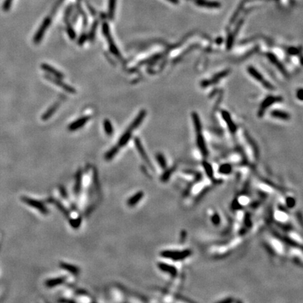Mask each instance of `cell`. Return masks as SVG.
Segmentation results:
<instances>
[{
  "label": "cell",
  "instance_id": "4fadbf2b",
  "mask_svg": "<svg viewBox=\"0 0 303 303\" xmlns=\"http://www.w3.org/2000/svg\"><path fill=\"white\" fill-rule=\"evenodd\" d=\"M248 72H249V73L251 76H253L255 79H257L258 81H262L263 84H264L263 85H265L267 88H272V86L270 85V84L267 83V82L265 81L264 79H263L262 77L261 76V74H260L259 72H258L257 71H256V70L254 69V68L250 67L249 68H248Z\"/></svg>",
  "mask_w": 303,
  "mask_h": 303
},
{
  "label": "cell",
  "instance_id": "484cf974",
  "mask_svg": "<svg viewBox=\"0 0 303 303\" xmlns=\"http://www.w3.org/2000/svg\"><path fill=\"white\" fill-rule=\"evenodd\" d=\"M173 168H174L168 169V170H167L166 171H165V172H164V173L163 175H162L161 178V180L162 182L167 181L168 179L169 178V177H170V176H171V173H172V172L173 171Z\"/></svg>",
  "mask_w": 303,
  "mask_h": 303
},
{
  "label": "cell",
  "instance_id": "52a82bcc",
  "mask_svg": "<svg viewBox=\"0 0 303 303\" xmlns=\"http://www.w3.org/2000/svg\"><path fill=\"white\" fill-rule=\"evenodd\" d=\"M89 120V117H81L80 119H77L74 122H72V124H70V126H68V129L70 131H74L78 130L81 127L85 125L86 124V122Z\"/></svg>",
  "mask_w": 303,
  "mask_h": 303
},
{
  "label": "cell",
  "instance_id": "8992f818",
  "mask_svg": "<svg viewBox=\"0 0 303 303\" xmlns=\"http://www.w3.org/2000/svg\"><path fill=\"white\" fill-rule=\"evenodd\" d=\"M134 143H135V145L136 147V149H137V150H138V153H139L140 156L142 157L143 160L146 162L147 164L149 166L150 168L153 169V166H152L151 163H150V161L148 158V156H147L146 152L145 151L144 147H143L142 143H141V141H140L139 138H135V140H134Z\"/></svg>",
  "mask_w": 303,
  "mask_h": 303
},
{
  "label": "cell",
  "instance_id": "cb8c5ba5",
  "mask_svg": "<svg viewBox=\"0 0 303 303\" xmlns=\"http://www.w3.org/2000/svg\"><path fill=\"white\" fill-rule=\"evenodd\" d=\"M222 114H223V117H224V119H225V120H226L227 124H228L230 130H231L232 131H235V126L234 125L233 122L232 121L231 119L229 118V114L227 113V112H223Z\"/></svg>",
  "mask_w": 303,
  "mask_h": 303
},
{
  "label": "cell",
  "instance_id": "4316f807",
  "mask_svg": "<svg viewBox=\"0 0 303 303\" xmlns=\"http://www.w3.org/2000/svg\"><path fill=\"white\" fill-rule=\"evenodd\" d=\"M115 0H110L109 4V16L110 18L113 17L115 9Z\"/></svg>",
  "mask_w": 303,
  "mask_h": 303
},
{
  "label": "cell",
  "instance_id": "3957f363",
  "mask_svg": "<svg viewBox=\"0 0 303 303\" xmlns=\"http://www.w3.org/2000/svg\"><path fill=\"white\" fill-rule=\"evenodd\" d=\"M103 34H104L105 37H106L108 44H109L110 51H111L114 55L117 56V57H119V56H120V53H119L118 49H117L116 45H115L113 38H112L111 34H110L109 26H108L107 23H104V24L103 25Z\"/></svg>",
  "mask_w": 303,
  "mask_h": 303
},
{
  "label": "cell",
  "instance_id": "5b68a950",
  "mask_svg": "<svg viewBox=\"0 0 303 303\" xmlns=\"http://www.w3.org/2000/svg\"><path fill=\"white\" fill-rule=\"evenodd\" d=\"M44 77L47 79V80L50 81L51 82H53V84H55L56 86H59L61 88H63V90L66 91L67 93H76V90L72 86H70L69 85H67V84H65V82H63L62 81V79L57 78V77H53L51 76H49V75H45Z\"/></svg>",
  "mask_w": 303,
  "mask_h": 303
},
{
  "label": "cell",
  "instance_id": "e0dca14e",
  "mask_svg": "<svg viewBox=\"0 0 303 303\" xmlns=\"http://www.w3.org/2000/svg\"><path fill=\"white\" fill-rule=\"evenodd\" d=\"M81 179H82V173L81 171L79 170L77 173L76 180H75V185L74 187V192L76 194H78L80 192L81 187Z\"/></svg>",
  "mask_w": 303,
  "mask_h": 303
},
{
  "label": "cell",
  "instance_id": "d6986e66",
  "mask_svg": "<svg viewBox=\"0 0 303 303\" xmlns=\"http://www.w3.org/2000/svg\"><path fill=\"white\" fill-rule=\"evenodd\" d=\"M103 126H104V130L105 132L107 133L108 135H112L114 133V129H113V126L111 123V121L108 119H105L103 122Z\"/></svg>",
  "mask_w": 303,
  "mask_h": 303
},
{
  "label": "cell",
  "instance_id": "f1b7e54d",
  "mask_svg": "<svg viewBox=\"0 0 303 303\" xmlns=\"http://www.w3.org/2000/svg\"><path fill=\"white\" fill-rule=\"evenodd\" d=\"M13 0H5L3 4V9L5 11H7L9 10V9L11 8V4H12Z\"/></svg>",
  "mask_w": 303,
  "mask_h": 303
},
{
  "label": "cell",
  "instance_id": "5bb4252c",
  "mask_svg": "<svg viewBox=\"0 0 303 303\" xmlns=\"http://www.w3.org/2000/svg\"><path fill=\"white\" fill-rule=\"evenodd\" d=\"M143 196H144V193L142 192H138L137 193L135 194L134 195H133L131 197L130 199H128L127 201V204L129 206H134L136 205L138 202H139L141 199H142Z\"/></svg>",
  "mask_w": 303,
  "mask_h": 303
},
{
  "label": "cell",
  "instance_id": "1f68e13d",
  "mask_svg": "<svg viewBox=\"0 0 303 303\" xmlns=\"http://www.w3.org/2000/svg\"><path fill=\"white\" fill-rule=\"evenodd\" d=\"M86 39H87V36H86L85 34H83L82 35H81V37H79V39L78 41V44H80V45H82V44H83L84 42L86 41Z\"/></svg>",
  "mask_w": 303,
  "mask_h": 303
},
{
  "label": "cell",
  "instance_id": "d4e9b609",
  "mask_svg": "<svg viewBox=\"0 0 303 303\" xmlns=\"http://www.w3.org/2000/svg\"><path fill=\"white\" fill-rule=\"evenodd\" d=\"M97 26H98V22H95L94 23H93L92 27H91V31L89 32V40L93 41V39H94L96 31V29H97Z\"/></svg>",
  "mask_w": 303,
  "mask_h": 303
},
{
  "label": "cell",
  "instance_id": "7a4b0ae2",
  "mask_svg": "<svg viewBox=\"0 0 303 303\" xmlns=\"http://www.w3.org/2000/svg\"><path fill=\"white\" fill-rule=\"evenodd\" d=\"M190 254V251L188 250H185L182 251H164L161 252V256L162 257L168 258V259H172L173 260H181L185 259Z\"/></svg>",
  "mask_w": 303,
  "mask_h": 303
},
{
  "label": "cell",
  "instance_id": "6da1fadb",
  "mask_svg": "<svg viewBox=\"0 0 303 303\" xmlns=\"http://www.w3.org/2000/svg\"><path fill=\"white\" fill-rule=\"evenodd\" d=\"M21 200H22L23 203L27 204V206H30V207L36 209V210L39 211L43 215H47L49 213L48 208L40 201H38L37 199L32 198H30V197H21Z\"/></svg>",
  "mask_w": 303,
  "mask_h": 303
},
{
  "label": "cell",
  "instance_id": "7c38bea8",
  "mask_svg": "<svg viewBox=\"0 0 303 303\" xmlns=\"http://www.w3.org/2000/svg\"><path fill=\"white\" fill-rule=\"evenodd\" d=\"M60 103H54L53 105L49 108V109L46 110L45 113H44L41 117V119L43 121H46L48 120L49 119H50V117L53 116V114L55 113V112L58 110V107H59Z\"/></svg>",
  "mask_w": 303,
  "mask_h": 303
},
{
  "label": "cell",
  "instance_id": "277c9868",
  "mask_svg": "<svg viewBox=\"0 0 303 303\" xmlns=\"http://www.w3.org/2000/svg\"><path fill=\"white\" fill-rule=\"evenodd\" d=\"M51 18L48 17L45 18L43 22H42L41 26L39 27V28L37 30L36 34H35L34 38H33V41L35 44H39L40 43L41 41L42 40V38H43L44 34L46 30H47L48 27H49V25L51 24Z\"/></svg>",
  "mask_w": 303,
  "mask_h": 303
},
{
  "label": "cell",
  "instance_id": "ac0fdd59",
  "mask_svg": "<svg viewBox=\"0 0 303 303\" xmlns=\"http://www.w3.org/2000/svg\"><path fill=\"white\" fill-rule=\"evenodd\" d=\"M119 150V145H116L112 147V148L110 149L109 151H108L106 154L105 155V160L110 161L114 158V157L118 153Z\"/></svg>",
  "mask_w": 303,
  "mask_h": 303
},
{
  "label": "cell",
  "instance_id": "f546056e",
  "mask_svg": "<svg viewBox=\"0 0 303 303\" xmlns=\"http://www.w3.org/2000/svg\"><path fill=\"white\" fill-rule=\"evenodd\" d=\"M67 33H68V35H69L70 37L72 39V40H73V39L75 38V37H76V34H75V32L74 31V30L70 27L67 28Z\"/></svg>",
  "mask_w": 303,
  "mask_h": 303
},
{
  "label": "cell",
  "instance_id": "8fae6325",
  "mask_svg": "<svg viewBox=\"0 0 303 303\" xmlns=\"http://www.w3.org/2000/svg\"><path fill=\"white\" fill-rule=\"evenodd\" d=\"M65 277H56V278L49 279L46 280L45 285L48 288H53L63 283L65 281Z\"/></svg>",
  "mask_w": 303,
  "mask_h": 303
},
{
  "label": "cell",
  "instance_id": "7402d4cb",
  "mask_svg": "<svg viewBox=\"0 0 303 303\" xmlns=\"http://www.w3.org/2000/svg\"><path fill=\"white\" fill-rule=\"evenodd\" d=\"M157 161H158V163L159 164V166H161L162 168H166V160L165 159V157L162 154L159 153L157 154L156 156Z\"/></svg>",
  "mask_w": 303,
  "mask_h": 303
},
{
  "label": "cell",
  "instance_id": "ba28073f",
  "mask_svg": "<svg viewBox=\"0 0 303 303\" xmlns=\"http://www.w3.org/2000/svg\"><path fill=\"white\" fill-rule=\"evenodd\" d=\"M41 67L44 71L48 72V73H49L50 74H52L53 76L57 77V78L63 79V77H64V75L63 74L62 72H60V71H58V70L55 69V68L50 65L46 64V63H43V64H41Z\"/></svg>",
  "mask_w": 303,
  "mask_h": 303
},
{
  "label": "cell",
  "instance_id": "ffe728a7",
  "mask_svg": "<svg viewBox=\"0 0 303 303\" xmlns=\"http://www.w3.org/2000/svg\"><path fill=\"white\" fill-rule=\"evenodd\" d=\"M272 115L274 117H276V118H279V119H284V120H287V119H289V118H290V116L287 113H286V112H281V111H277V110L272 112Z\"/></svg>",
  "mask_w": 303,
  "mask_h": 303
},
{
  "label": "cell",
  "instance_id": "9c48e42d",
  "mask_svg": "<svg viewBox=\"0 0 303 303\" xmlns=\"http://www.w3.org/2000/svg\"><path fill=\"white\" fill-rule=\"evenodd\" d=\"M146 114H147V112H146V111H145V110H141V111L139 112V114H138V116L136 117V118L133 121L132 123L131 124L130 126H129V127L128 128L129 130H131V131H132L133 130H134V129L138 127V126H139L140 124H141V123L143 121V119H144L145 116H146Z\"/></svg>",
  "mask_w": 303,
  "mask_h": 303
},
{
  "label": "cell",
  "instance_id": "2e32d148",
  "mask_svg": "<svg viewBox=\"0 0 303 303\" xmlns=\"http://www.w3.org/2000/svg\"><path fill=\"white\" fill-rule=\"evenodd\" d=\"M60 266L61 268H63V269H65V270H66V271L69 272L70 273L75 274V275H77V274H78L79 273V269L77 267L74 266V265L63 262V263H60Z\"/></svg>",
  "mask_w": 303,
  "mask_h": 303
},
{
  "label": "cell",
  "instance_id": "83f0119b",
  "mask_svg": "<svg viewBox=\"0 0 303 303\" xmlns=\"http://www.w3.org/2000/svg\"><path fill=\"white\" fill-rule=\"evenodd\" d=\"M81 224V218H77L75 220H70V225L74 228H77Z\"/></svg>",
  "mask_w": 303,
  "mask_h": 303
},
{
  "label": "cell",
  "instance_id": "603a6c76",
  "mask_svg": "<svg viewBox=\"0 0 303 303\" xmlns=\"http://www.w3.org/2000/svg\"><path fill=\"white\" fill-rule=\"evenodd\" d=\"M192 118H193V121H194V126H195L196 131L199 133L201 129V126L200 124V120H199V116L197 115V114L193 113L192 114Z\"/></svg>",
  "mask_w": 303,
  "mask_h": 303
},
{
  "label": "cell",
  "instance_id": "44dd1931",
  "mask_svg": "<svg viewBox=\"0 0 303 303\" xmlns=\"http://www.w3.org/2000/svg\"><path fill=\"white\" fill-rule=\"evenodd\" d=\"M280 100V98H274V97L267 98V99L265 100V102L263 103V104L262 105V110H264L265 109H266V108L268 107L269 105H272V103H275V102H276L277 100Z\"/></svg>",
  "mask_w": 303,
  "mask_h": 303
},
{
  "label": "cell",
  "instance_id": "d6a6232c",
  "mask_svg": "<svg viewBox=\"0 0 303 303\" xmlns=\"http://www.w3.org/2000/svg\"><path fill=\"white\" fill-rule=\"evenodd\" d=\"M297 97L300 100H303V89H300L297 93Z\"/></svg>",
  "mask_w": 303,
  "mask_h": 303
},
{
  "label": "cell",
  "instance_id": "30bf717a",
  "mask_svg": "<svg viewBox=\"0 0 303 303\" xmlns=\"http://www.w3.org/2000/svg\"><path fill=\"white\" fill-rule=\"evenodd\" d=\"M158 267L161 271L170 274L173 276H175L176 274H177V269H176L175 267L172 266V265H169L166 264V263L164 262H159L158 264Z\"/></svg>",
  "mask_w": 303,
  "mask_h": 303
},
{
  "label": "cell",
  "instance_id": "4dcf8cb0",
  "mask_svg": "<svg viewBox=\"0 0 303 303\" xmlns=\"http://www.w3.org/2000/svg\"><path fill=\"white\" fill-rule=\"evenodd\" d=\"M56 205H57L58 208H59L63 213H64V214H65L66 215H68V212H67L66 209L65 208V207L62 205V204L59 203V201H56Z\"/></svg>",
  "mask_w": 303,
  "mask_h": 303
},
{
  "label": "cell",
  "instance_id": "9a60e30c",
  "mask_svg": "<svg viewBox=\"0 0 303 303\" xmlns=\"http://www.w3.org/2000/svg\"><path fill=\"white\" fill-rule=\"evenodd\" d=\"M131 135H132V131L129 130L128 128H127V130L124 133V134L121 136L120 139L119 140V143H118L119 146V147L125 146L129 141V140L131 139Z\"/></svg>",
  "mask_w": 303,
  "mask_h": 303
},
{
  "label": "cell",
  "instance_id": "836d02e7",
  "mask_svg": "<svg viewBox=\"0 0 303 303\" xmlns=\"http://www.w3.org/2000/svg\"><path fill=\"white\" fill-rule=\"evenodd\" d=\"M168 1H170V2H173V3H176V2H178L177 0H168Z\"/></svg>",
  "mask_w": 303,
  "mask_h": 303
}]
</instances>
